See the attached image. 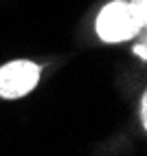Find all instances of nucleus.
<instances>
[{"label": "nucleus", "mask_w": 147, "mask_h": 156, "mask_svg": "<svg viewBox=\"0 0 147 156\" xmlns=\"http://www.w3.org/2000/svg\"><path fill=\"white\" fill-rule=\"evenodd\" d=\"M141 31L138 22L130 9V2L123 0H114L101 9L97 18V33L103 42H125V40L134 37Z\"/></svg>", "instance_id": "nucleus-1"}, {"label": "nucleus", "mask_w": 147, "mask_h": 156, "mask_svg": "<svg viewBox=\"0 0 147 156\" xmlns=\"http://www.w3.org/2000/svg\"><path fill=\"white\" fill-rule=\"evenodd\" d=\"M40 81V66L26 59L9 62L0 68V97L18 99L29 95Z\"/></svg>", "instance_id": "nucleus-2"}, {"label": "nucleus", "mask_w": 147, "mask_h": 156, "mask_svg": "<svg viewBox=\"0 0 147 156\" xmlns=\"http://www.w3.org/2000/svg\"><path fill=\"white\" fill-rule=\"evenodd\" d=\"M130 9L141 29L147 27V0H130Z\"/></svg>", "instance_id": "nucleus-3"}, {"label": "nucleus", "mask_w": 147, "mask_h": 156, "mask_svg": "<svg viewBox=\"0 0 147 156\" xmlns=\"http://www.w3.org/2000/svg\"><path fill=\"white\" fill-rule=\"evenodd\" d=\"M141 117H143V126L147 130V92L143 95V101H141Z\"/></svg>", "instance_id": "nucleus-4"}, {"label": "nucleus", "mask_w": 147, "mask_h": 156, "mask_svg": "<svg viewBox=\"0 0 147 156\" xmlns=\"http://www.w3.org/2000/svg\"><path fill=\"white\" fill-rule=\"evenodd\" d=\"M134 53H136V55H141V57H145V59H147V44H143V46H136V48H134Z\"/></svg>", "instance_id": "nucleus-5"}]
</instances>
